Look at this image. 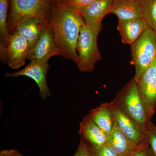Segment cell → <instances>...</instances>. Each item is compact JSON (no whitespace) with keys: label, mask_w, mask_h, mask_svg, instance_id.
I'll return each instance as SVG.
<instances>
[{"label":"cell","mask_w":156,"mask_h":156,"mask_svg":"<svg viewBox=\"0 0 156 156\" xmlns=\"http://www.w3.org/2000/svg\"><path fill=\"white\" fill-rule=\"evenodd\" d=\"M110 14L119 20L143 17L140 0H113Z\"/></svg>","instance_id":"obj_15"},{"label":"cell","mask_w":156,"mask_h":156,"mask_svg":"<svg viewBox=\"0 0 156 156\" xmlns=\"http://www.w3.org/2000/svg\"><path fill=\"white\" fill-rule=\"evenodd\" d=\"M53 2H56V1H57V0H53Z\"/></svg>","instance_id":"obj_28"},{"label":"cell","mask_w":156,"mask_h":156,"mask_svg":"<svg viewBox=\"0 0 156 156\" xmlns=\"http://www.w3.org/2000/svg\"><path fill=\"white\" fill-rule=\"evenodd\" d=\"M73 156H92L86 143L81 139L75 153Z\"/></svg>","instance_id":"obj_23"},{"label":"cell","mask_w":156,"mask_h":156,"mask_svg":"<svg viewBox=\"0 0 156 156\" xmlns=\"http://www.w3.org/2000/svg\"><path fill=\"white\" fill-rule=\"evenodd\" d=\"M113 0H95L81 14L87 25L101 30L104 17L110 14Z\"/></svg>","instance_id":"obj_13"},{"label":"cell","mask_w":156,"mask_h":156,"mask_svg":"<svg viewBox=\"0 0 156 156\" xmlns=\"http://www.w3.org/2000/svg\"><path fill=\"white\" fill-rule=\"evenodd\" d=\"M131 46L132 63L135 68L134 79L138 82L156 56L155 31L148 28Z\"/></svg>","instance_id":"obj_5"},{"label":"cell","mask_w":156,"mask_h":156,"mask_svg":"<svg viewBox=\"0 0 156 156\" xmlns=\"http://www.w3.org/2000/svg\"><path fill=\"white\" fill-rule=\"evenodd\" d=\"M148 142L154 156H156V126L150 121L147 131Z\"/></svg>","instance_id":"obj_22"},{"label":"cell","mask_w":156,"mask_h":156,"mask_svg":"<svg viewBox=\"0 0 156 156\" xmlns=\"http://www.w3.org/2000/svg\"><path fill=\"white\" fill-rule=\"evenodd\" d=\"M15 149L2 150L0 152V156H12Z\"/></svg>","instance_id":"obj_25"},{"label":"cell","mask_w":156,"mask_h":156,"mask_svg":"<svg viewBox=\"0 0 156 156\" xmlns=\"http://www.w3.org/2000/svg\"><path fill=\"white\" fill-rule=\"evenodd\" d=\"M57 55L60 56V51L56 46L53 33L48 23L36 44L30 51L28 59L48 61L51 57Z\"/></svg>","instance_id":"obj_10"},{"label":"cell","mask_w":156,"mask_h":156,"mask_svg":"<svg viewBox=\"0 0 156 156\" xmlns=\"http://www.w3.org/2000/svg\"><path fill=\"white\" fill-rule=\"evenodd\" d=\"M155 34L156 40V32H155Z\"/></svg>","instance_id":"obj_27"},{"label":"cell","mask_w":156,"mask_h":156,"mask_svg":"<svg viewBox=\"0 0 156 156\" xmlns=\"http://www.w3.org/2000/svg\"><path fill=\"white\" fill-rule=\"evenodd\" d=\"M109 106L115 122L135 146L139 147L148 144L147 133L137 123L124 113L112 101L109 102Z\"/></svg>","instance_id":"obj_6"},{"label":"cell","mask_w":156,"mask_h":156,"mask_svg":"<svg viewBox=\"0 0 156 156\" xmlns=\"http://www.w3.org/2000/svg\"><path fill=\"white\" fill-rule=\"evenodd\" d=\"M53 0H11L8 19L9 33L12 34L17 24L23 20L41 17L48 23Z\"/></svg>","instance_id":"obj_4"},{"label":"cell","mask_w":156,"mask_h":156,"mask_svg":"<svg viewBox=\"0 0 156 156\" xmlns=\"http://www.w3.org/2000/svg\"><path fill=\"white\" fill-rule=\"evenodd\" d=\"M95 0H57L56 2L65 3L72 9L81 14L84 9Z\"/></svg>","instance_id":"obj_20"},{"label":"cell","mask_w":156,"mask_h":156,"mask_svg":"<svg viewBox=\"0 0 156 156\" xmlns=\"http://www.w3.org/2000/svg\"><path fill=\"white\" fill-rule=\"evenodd\" d=\"M137 84L148 119L150 121L156 107V56Z\"/></svg>","instance_id":"obj_8"},{"label":"cell","mask_w":156,"mask_h":156,"mask_svg":"<svg viewBox=\"0 0 156 156\" xmlns=\"http://www.w3.org/2000/svg\"><path fill=\"white\" fill-rule=\"evenodd\" d=\"M108 144L118 156H129L139 148L123 134L115 122L111 133L108 135Z\"/></svg>","instance_id":"obj_16"},{"label":"cell","mask_w":156,"mask_h":156,"mask_svg":"<svg viewBox=\"0 0 156 156\" xmlns=\"http://www.w3.org/2000/svg\"><path fill=\"white\" fill-rule=\"evenodd\" d=\"M48 61L33 59L23 69L13 73H6V77H17L23 76L31 78L36 82L39 89L40 97L45 100L51 96L46 76L50 68Z\"/></svg>","instance_id":"obj_7"},{"label":"cell","mask_w":156,"mask_h":156,"mask_svg":"<svg viewBox=\"0 0 156 156\" xmlns=\"http://www.w3.org/2000/svg\"><path fill=\"white\" fill-rule=\"evenodd\" d=\"M48 23V21L42 17H29L17 24L13 33L16 32L23 37L28 42L31 50Z\"/></svg>","instance_id":"obj_11"},{"label":"cell","mask_w":156,"mask_h":156,"mask_svg":"<svg viewBox=\"0 0 156 156\" xmlns=\"http://www.w3.org/2000/svg\"><path fill=\"white\" fill-rule=\"evenodd\" d=\"M48 20L60 56L73 60L78 59L77 47L81 27L85 25L82 14L62 2H54Z\"/></svg>","instance_id":"obj_1"},{"label":"cell","mask_w":156,"mask_h":156,"mask_svg":"<svg viewBox=\"0 0 156 156\" xmlns=\"http://www.w3.org/2000/svg\"><path fill=\"white\" fill-rule=\"evenodd\" d=\"M30 50L27 41L14 32L10 34L5 62L11 68L18 69L25 64Z\"/></svg>","instance_id":"obj_9"},{"label":"cell","mask_w":156,"mask_h":156,"mask_svg":"<svg viewBox=\"0 0 156 156\" xmlns=\"http://www.w3.org/2000/svg\"><path fill=\"white\" fill-rule=\"evenodd\" d=\"M149 28L143 17L119 20L117 29L123 43L131 45Z\"/></svg>","instance_id":"obj_14"},{"label":"cell","mask_w":156,"mask_h":156,"mask_svg":"<svg viewBox=\"0 0 156 156\" xmlns=\"http://www.w3.org/2000/svg\"><path fill=\"white\" fill-rule=\"evenodd\" d=\"M112 101L147 133L150 121L140 94L137 82L134 78L117 93Z\"/></svg>","instance_id":"obj_2"},{"label":"cell","mask_w":156,"mask_h":156,"mask_svg":"<svg viewBox=\"0 0 156 156\" xmlns=\"http://www.w3.org/2000/svg\"><path fill=\"white\" fill-rule=\"evenodd\" d=\"M87 145L92 156H118L108 144L97 148Z\"/></svg>","instance_id":"obj_21"},{"label":"cell","mask_w":156,"mask_h":156,"mask_svg":"<svg viewBox=\"0 0 156 156\" xmlns=\"http://www.w3.org/2000/svg\"><path fill=\"white\" fill-rule=\"evenodd\" d=\"M100 30L85 24L81 27L78 39L77 52L78 69L83 73L94 70L95 64L101 59L97 45Z\"/></svg>","instance_id":"obj_3"},{"label":"cell","mask_w":156,"mask_h":156,"mask_svg":"<svg viewBox=\"0 0 156 156\" xmlns=\"http://www.w3.org/2000/svg\"><path fill=\"white\" fill-rule=\"evenodd\" d=\"M79 132L81 139L92 147H100L108 142V135L91 119L88 115L80 123Z\"/></svg>","instance_id":"obj_12"},{"label":"cell","mask_w":156,"mask_h":156,"mask_svg":"<svg viewBox=\"0 0 156 156\" xmlns=\"http://www.w3.org/2000/svg\"><path fill=\"white\" fill-rule=\"evenodd\" d=\"M12 156H30L29 155L24 156L22 154L20 153L17 150L15 149L14 153H13V155Z\"/></svg>","instance_id":"obj_26"},{"label":"cell","mask_w":156,"mask_h":156,"mask_svg":"<svg viewBox=\"0 0 156 156\" xmlns=\"http://www.w3.org/2000/svg\"><path fill=\"white\" fill-rule=\"evenodd\" d=\"M142 17L149 27L156 32V0H140Z\"/></svg>","instance_id":"obj_19"},{"label":"cell","mask_w":156,"mask_h":156,"mask_svg":"<svg viewBox=\"0 0 156 156\" xmlns=\"http://www.w3.org/2000/svg\"><path fill=\"white\" fill-rule=\"evenodd\" d=\"M88 115L108 135L111 133L115 122L110 108L109 102L101 104L100 106L92 109Z\"/></svg>","instance_id":"obj_17"},{"label":"cell","mask_w":156,"mask_h":156,"mask_svg":"<svg viewBox=\"0 0 156 156\" xmlns=\"http://www.w3.org/2000/svg\"><path fill=\"white\" fill-rule=\"evenodd\" d=\"M129 156H154L148 144L136 149Z\"/></svg>","instance_id":"obj_24"},{"label":"cell","mask_w":156,"mask_h":156,"mask_svg":"<svg viewBox=\"0 0 156 156\" xmlns=\"http://www.w3.org/2000/svg\"><path fill=\"white\" fill-rule=\"evenodd\" d=\"M9 0H0V56L6 62L10 34L8 27Z\"/></svg>","instance_id":"obj_18"}]
</instances>
